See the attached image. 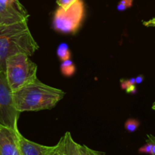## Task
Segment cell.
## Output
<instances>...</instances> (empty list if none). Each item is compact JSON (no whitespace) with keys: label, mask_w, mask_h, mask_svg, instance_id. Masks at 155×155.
<instances>
[{"label":"cell","mask_w":155,"mask_h":155,"mask_svg":"<svg viewBox=\"0 0 155 155\" xmlns=\"http://www.w3.org/2000/svg\"><path fill=\"white\" fill-rule=\"evenodd\" d=\"M64 95V92L48 86L38 79L12 91L15 107L20 113L51 109Z\"/></svg>","instance_id":"cell-1"},{"label":"cell","mask_w":155,"mask_h":155,"mask_svg":"<svg viewBox=\"0 0 155 155\" xmlns=\"http://www.w3.org/2000/svg\"><path fill=\"white\" fill-rule=\"evenodd\" d=\"M38 48L27 21L0 24V72H5L6 60L9 56L19 52L30 56Z\"/></svg>","instance_id":"cell-2"},{"label":"cell","mask_w":155,"mask_h":155,"mask_svg":"<svg viewBox=\"0 0 155 155\" xmlns=\"http://www.w3.org/2000/svg\"><path fill=\"white\" fill-rule=\"evenodd\" d=\"M37 65L23 52L9 56L6 60L5 75L12 91H15L37 79Z\"/></svg>","instance_id":"cell-3"},{"label":"cell","mask_w":155,"mask_h":155,"mask_svg":"<svg viewBox=\"0 0 155 155\" xmlns=\"http://www.w3.org/2000/svg\"><path fill=\"white\" fill-rule=\"evenodd\" d=\"M84 17L83 0H77L69 7H58L54 15L53 28L61 33H75L80 28Z\"/></svg>","instance_id":"cell-4"},{"label":"cell","mask_w":155,"mask_h":155,"mask_svg":"<svg viewBox=\"0 0 155 155\" xmlns=\"http://www.w3.org/2000/svg\"><path fill=\"white\" fill-rule=\"evenodd\" d=\"M20 114L15 107L12 90L8 83L5 73L0 72V124L18 129Z\"/></svg>","instance_id":"cell-5"},{"label":"cell","mask_w":155,"mask_h":155,"mask_svg":"<svg viewBox=\"0 0 155 155\" xmlns=\"http://www.w3.org/2000/svg\"><path fill=\"white\" fill-rule=\"evenodd\" d=\"M29 14L19 0H0V24L27 21Z\"/></svg>","instance_id":"cell-6"},{"label":"cell","mask_w":155,"mask_h":155,"mask_svg":"<svg viewBox=\"0 0 155 155\" xmlns=\"http://www.w3.org/2000/svg\"><path fill=\"white\" fill-rule=\"evenodd\" d=\"M18 129L0 124V155H22L19 146Z\"/></svg>","instance_id":"cell-7"},{"label":"cell","mask_w":155,"mask_h":155,"mask_svg":"<svg viewBox=\"0 0 155 155\" xmlns=\"http://www.w3.org/2000/svg\"><path fill=\"white\" fill-rule=\"evenodd\" d=\"M18 136L22 155H51L54 150V146L42 145L28 140L20 132Z\"/></svg>","instance_id":"cell-8"},{"label":"cell","mask_w":155,"mask_h":155,"mask_svg":"<svg viewBox=\"0 0 155 155\" xmlns=\"http://www.w3.org/2000/svg\"><path fill=\"white\" fill-rule=\"evenodd\" d=\"M80 145L74 141L71 133L67 132L54 145L51 155H80Z\"/></svg>","instance_id":"cell-9"},{"label":"cell","mask_w":155,"mask_h":155,"mask_svg":"<svg viewBox=\"0 0 155 155\" xmlns=\"http://www.w3.org/2000/svg\"><path fill=\"white\" fill-rule=\"evenodd\" d=\"M61 74H63L64 77H72V76L75 74V64H74V62H73L71 59L63 61L61 64Z\"/></svg>","instance_id":"cell-10"},{"label":"cell","mask_w":155,"mask_h":155,"mask_svg":"<svg viewBox=\"0 0 155 155\" xmlns=\"http://www.w3.org/2000/svg\"><path fill=\"white\" fill-rule=\"evenodd\" d=\"M57 55L61 61L70 59L71 54L68 44L63 42L58 45L57 48Z\"/></svg>","instance_id":"cell-11"},{"label":"cell","mask_w":155,"mask_h":155,"mask_svg":"<svg viewBox=\"0 0 155 155\" xmlns=\"http://www.w3.org/2000/svg\"><path fill=\"white\" fill-rule=\"evenodd\" d=\"M140 122L134 118H130L125 123V130L129 133H134L139 129Z\"/></svg>","instance_id":"cell-12"},{"label":"cell","mask_w":155,"mask_h":155,"mask_svg":"<svg viewBox=\"0 0 155 155\" xmlns=\"http://www.w3.org/2000/svg\"><path fill=\"white\" fill-rule=\"evenodd\" d=\"M133 0H121L117 4V8L118 11L124 12V11L131 8L133 6Z\"/></svg>","instance_id":"cell-13"},{"label":"cell","mask_w":155,"mask_h":155,"mask_svg":"<svg viewBox=\"0 0 155 155\" xmlns=\"http://www.w3.org/2000/svg\"><path fill=\"white\" fill-rule=\"evenodd\" d=\"M151 148H152V142L147 140V143L139 149V152L141 154H151Z\"/></svg>","instance_id":"cell-14"},{"label":"cell","mask_w":155,"mask_h":155,"mask_svg":"<svg viewBox=\"0 0 155 155\" xmlns=\"http://www.w3.org/2000/svg\"><path fill=\"white\" fill-rule=\"evenodd\" d=\"M120 83H121V88L123 89H127V88L130 87V86L132 85H135L136 84V81H135V78L133 77V78H130L129 80H120Z\"/></svg>","instance_id":"cell-15"},{"label":"cell","mask_w":155,"mask_h":155,"mask_svg":"<svg viewBox=\"0 0 155 155\" xmlns=\"http://www.w3.org/2000/svg\"><path fill=\"white\" fill-rule=\"evenodd\" d=\"M56 1H57V4L58 5L59 7L66 8L69 7L71 5H72L77 0H56Z\"/></svg>","instance_id":"cell-16"},{"label":"cell","mask_w":155,"mask_h":155,"mask_svg":"<svg viewBox=\"0 0 155 155\" xmlns=\"http://www.w3.org/2000/svg\"><path fill=\"white\" fill-rule=\"evenodd\" d=\"M93 149L88 148L86 145H80V155H93Z\"/></svg>","instance_id":"cell-17"},{"label":"cell","mask_w":155,"mask_h":155,"mask_svg":"<svg viewBox=\"0 0 155 155\" xmlns=\"http://www.w3.org/2000/svg\"><path fill=\"white\" fill-rule=\"evenodd\" d=\"M142 24L147 27H155V18H151L148 21H143Z\"/></svg>","instance_id":"cell-18"},{"label":"cell","mask_w":155,"mask_h":155,"mask_svg":"<svg viewBox=\"0 0 155 155\" xmlns=\"http://www.w3.org/2000/svg\"><path fill=\"white\" fill-rule=\"evenodd\" d=\"M126 91H127L128 93L135 94L136 92V91H137V89H136V87L135 85H132V86H130V87L127 88V89H126Z\"/></svg>","instance_id":"cell-19"},{"label":"cell","mask_w":155,"mask_h":155,"mask_svg":"<svg viewBox=\"0 0 155 155\" xmlns=\"http://www.w3.org/2000/svg\"><path fill=\"white\" fill-rule=\"evenodd\" d=\"M145 77L143 75H139L135 78V81H136V84H140L144 81Z\"/></svg>","instance_id":"cell-20"},{"label":"cell","mask_w":155,"mask_h":155,"mask_svg":"<svg viewBox=\"0 0 155 155\" xmlns=\"http://www.w3.org/2000/svg\"><path fill=\"white\" fill-rule=\"evenodd\" d=\"M93 155H105V154H104V152H101V151H98L94 150Z\"/></svg>","instance_id":"cell-21"},{"label":"cell","mask_w":155,"mask_h":155,"mask_svg":"<svg viewBox=\"0 0 155 155\" xmlns=\"http://www.w3.org/2000/svg\"><path fill=\"white\" fill-rule=\"evenodd\" d=\"M147 138H148V139H150V140H152L155 142V136H152V135H147Z\"/></svg>","instance_id":"cell-22"},{"label":"cell","mask_w":155,"mask_h":155,"mask_svg":"<svg viewBox=\"0 0 155 155\" xmlns=\"http://www.w3.org/2000/svg\"><path fill=\"white\" fill-rule=\"evenodd\" d=\"M152 109L154 110H155V102L154 103V104H153V105H152Z\"/></svg>","instance_id":"cell-23"},{"label":"cell","mask_w":155,"mask_h":155,"mask_svg":"<svg viewBox=\"0 0 155 155\" xmlns=\"http://www.w3.org/2000/svg\"><path fill=\"white\" fill-rule=\"evenodd\" d=\"M152 155H155V154H152Z\"/></svg>","instance_id":"cell-24"}]
</instances>
